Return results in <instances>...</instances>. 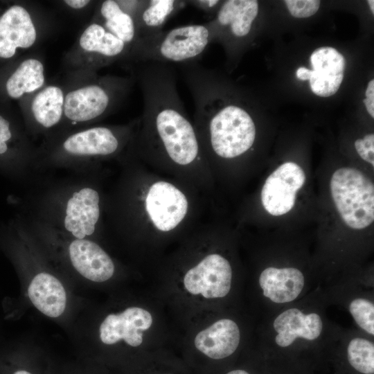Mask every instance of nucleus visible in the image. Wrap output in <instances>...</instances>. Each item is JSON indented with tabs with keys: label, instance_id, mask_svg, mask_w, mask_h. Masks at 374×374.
<instances>
[{
	"label": "nucleus",
	"instance_id": "nucleus-10",
	"mask_svg": "<svg viewBox=\"0 0 374 374\" xmlns=\"http://www.w3.org/2000/svg\"><path fill=\"white\" fill-rule=\"evenodd\" d=\"M64 96V82H53L20 100L30 127L35 131H47L62 124Z\"/></svg>",
	"mask_w": 374,
	"mask_h": 374
},
{
	"label": "nucleus",
	"instance_id": "nucleus-1",
	"mask_svg": "<svg viewBox=\"0 0 374 374\" xmlns=\"http://www.w3.org/2000/svg\"><path fill=\"white\" fill-rule=\"evenodd\" d=\"M126 69L139 83L143 100L130 148L149 166L179 178L191 177L193 170L205 171L207 161L179 97L175 66L146 62Z\"/></svg>",
	"mask_w": 374,
	"mask_h": 374
},
{
	"label": "nucleus",
	"instance_id": "nucleus-20",
	"mask_svg": "<svg viewBox=\"0 0 374 374\" xmlns=\"http://www.w3.org/2000/svg\"><path fill=\"white\" fill-rule=\"evenodd\" d=\"M259 284L265 296L276 303L294 301L301 292L305 280L296 268L267 267L259 277Z\"/></svg>",
	"mask_w": 374,
	"mask_h": 374
},
{
	"label": "nucleus",
	"instance_id": "nucleus-9",
	"mask_svg": "<svg viewBox=\"0 0 374 374\" xmlns=\"http://www.w3.org/2000/svg\"><path fill=\"white\" fill-rule=\"evenodd\" d=\"M232 269L229 262L217 253L203 258L185 274V288L192 294L206 299L222 298L231 290Z\"/></svg>",
	"mask_w": 374,
	"mask_h": 374
},
{
	"label": "nucleus",
	"instance_id": "nucleus-24",
	"mask_svg": "<svg viewBox=\"0 0 374 374\" xmlns=\"http://www.w3.org/2000/svg\"><path fill=\"white\" fill-rule=\"evenodd\" d=\"M349 311L357 324L368 333L374 335V305L368 300L356 299L349 305Z\"/></svg>",
	"mask_w": 374,
	"mask_h": 374
},
{
	"label": "nucleus",
	"instance_id": "nucleus-16",
	"mask_svg": "<svg viewBox=\"0 0 374 374\" xmlns=\"http://www.w3.org/2000/svg\"><path fill=\"white\" fill-rule=\"evenodd\" d=\"M46 83L44 60L39 54L31 52L17 62L4 87L8 98L20 100Z\"/></svg>",
	"mask_w": 374,
	"mask_h": 374
},
{
	"label": "nucleus",
	"instance_id": "nucleus-11",
	"mask_svg": "<svg viewBox=\"0 0 374 374\" xmlns=\"http://www.w3.org/2000/svg\"><path fill=\"white\" fill-rule=\"evenodd\" d=\"M152 317L147 310L131 307L119 314H110L100 326V338L105 344L123 339L128 345L139 346L143 341L142 331L150 328Z\"/></svg>",
	"mask_w": 374,
	"mask_h": 374
},
{
	"label": "nucleus",
	"instance_id": "nucleus-5",
	"mask_svg": "<svg viewBox=\"0 0 374 374\" xmlns=\"http://www.w3.org/2000/svg\"><path fill=\"white\" fill-rule=\"evenodd\" d=\"M139 118L123 125H98L64 136L51 147V155L72 159H105L130 146Z\"/></svg>",
	"mask_w": 374,
	"mask_h": 374
},
{
	"label": "nucleus",
	"instance_id": "nucleus-35",
	"mask_svg": "<svg viewBox=\"0 0 374 374\" xmlns=\"http://www.w3.org/2000/svg\"><path fill=\"white\" fill-rule=\"evenodd\" d=\"M13 374H31L30 373L26 371H17L15 372Z\"/></svg>",
	"mask_w": 374,
	"mask_h": 374
},
{
	"label": "nucleus",
	"instance_id": "nucleus-27",
	"mask_svg": "<svg viewBox=\"0 0 374 374\" xmlns=\"http://www.w3.org/2000/svg\"><path fill=\"white\" fill-rule=\"evenodd\" d=\"M355 148L360 157L374 166V134L366 135L355 142Z\"/></svg>",
	"mask_w": 374,
	"mask_h": 374
},
{
	"label": "nucleus",
	"instance_id": "nucleus-15",
	"mask_svg": "<svg viewBox=\"0 0 374 374\" xmlns=\"http://www.w3.org/2000/svg\"><path fill=\"white\" fill-rule=\"evenodd\" d=\"M71 262L84 278L103 282L114 272V265L109 256L96 243L86 239H75L69 247Z\"/></svg>",
	"mask_w": 374,
	"mask_h": 374
},
{
	"label": "nucleus",
	"instance_id": "nucleus-21",
	"mask_svg": "<svg viewBox=\"0 0 374 374\" xmlns=\"http://www.w3.org/2000/svg\"><path fill=\"white\" fill-rule=\"evenodd\" d=\"M91 19L125 42L131 50L137 42L134 17L123 5V0L97 1Z\"/></svg>",
	"mask_w": 374,
	"mask_h": 374
},
{
	"label": "nucleus",
	"instance_id": "nucleus-3",
	"mask_svg": "<svg viewBox=\"0 0 374 374\" xmlns=\"http://www.w3.org/2000/svg\"><path fill=\"white\" fill-rule=\"evenodd\" d=\"M130 50L125 42L91 19L63 57L65 76L93 75L101 68L115 62L125 66L129 61Z\"/></svg>",
	"mask_w": 374,
	"mask_h": 374
},
{
	"label": "nucleus",
	"instance_id": "nucleus-19",
	"mask_svg": "<svg viewBox=\"0 0 374 374\" xmlns=\"http://www.w3.org/2000/svg\"><path fill=\"white\" fill-rule=\"evenodd\" d=\"M240 338L238 325L231 319H224L199 332L195 339V345L210 358L220 359L235 351Z\"/></svg>",
	"mask_w": 374,
	"mask_h": 374
},
{
	"label": "nucleus",
	"instance_id": "nucleus-2",
	"mask_svg": "<svg viewBox=\"0 0 374 374\" xmlns=\"http://www.w3.org/2000/svg\"><path fill=\"white\" fill-rule=\"evenodd\" d=\"M63 123L89 124L107 116L125 101L136 82L134 77L65 76Z\"/></svg>",
	"mask_w": 374,
	"mask_h": 374
},
{
	"label": "nucleus",
	"instance_id": "nucleus-17",
	"mask_svg": "<svg viewBox=\"0 0 374 374\" xmlns=\"http://www.w3.org/2000/svg\"><path fill=\"white\" fill-rule=\"evenodd\" d=\"M186 4V1L179 0H137L132 13L137 30V42L162 31L167 21Z\"/></svg>",
	"mask_w": 374,
	"mask_h": 374
},
{
	"label": "nucleus",
	"instance_id": "nucleus-26",
	"mask_svg": "<svg viewBox=\"0 0 374 374\" xmlns=\"http://www.w3.org/2000/svg\"><path fill=\"white\" fill-rule=\"evenodd\" d=\"M290 14L296 18H306L314 15L320 6L318 0H286Z\"/></svg>",
	"mask_w": 374,
	"mask_h": 374
},
{
	"label": "nucleus",
	"instance_id": "nucleus-25",
	"mask_svg": "<svg viewBox=\"0 0 374 374\" xmlns=\"http://www.w3.org/2000/svg\"><path fill=\"white\" fill-rule=\"evenodd\" d=\"M24 139L17 135L8 118L0 114V157L10 153L15 147L11 144L25 145Z\"/></svg>",
	"mask_w": 374,
	"mask_h": 374
},
{
	"label": "nucleus",
	"instance_id": "nucleus-30",
	"mask_svg": "<svg viewBox=\"0 0 374 374\" xmlns=\"http://www.w3.org/2000/svg\"><path fill=\"white\" fill-rule=\"evenodd\" d=\"M296 77L302 80H309L311 75V69L305 67H299L296 71Z\"/></svg>",
	"mask_w": 374,
	"mask_h": 374
},
{
	"label": "nucleus",
	"instance_id": "nucleus-32",
	"mask_svg": "<svg viewBox=\"0 0 374 374\" xmlns=\"http://www.w3.org/2000/svg\"><path fill=\"white\" fill-rule=\"evenodd\" d=\"M365 95L367 98L374 99V80L369 81Z\"/></svg>",
	"mask_w": 374,
	"mask_h": 374
},
{
	"label": "nucleus",
	"instance_id": "nucleus-33",
	"mask_svg": "<svg viewBox=\"0 0 374 374\" xmlns=\"http://www.w3.org/2000/svg\"><path fill=\"white\" fill-rule=\"evenodd\" d=\"M226 374H249L247 371L243 370H234L229 372Z\"/></svg>",
	"mask_w": 374,
	"mask_h": 374
},
{
	"label": "nucleus",
	"instance_id": "nucleus-22",
	"mask_svg": "<svg viewBox=\"0 0 374 374\" xmlns=\"http://www.w3.org/2000/svg\"><path fill=\"white\" fill-rule=\"evenodd\" d=\"M28 296L37 310L50 317H57L64 311L66 295L60 281L53 275L42 272L31 280Z\"/></svg>",
	"mask_w": 374,
	"mask_h": 374
},
{
	"label": "nucleus",
	"instance_id": "nucleus-23",
	"mask_svg": "<svg viewBox=\"0 0 374 374\" xmlns=\"http://www.w3.org/2000/svg\"><path fill=\"white\" fill-rule=\"evenodd\" d=\"M350 364L364 374L374 373V345L363 338L353 339L347 348Z\"/></svg>",
	"mask_w": 374,
	"mask_h": 374
},
{
	"label": "nucleus",
	"instance_id": "nucleus-28",
	"mask_svg": "<svg viewBox=\"0 0 374 374\" xmlns=\"http://www.w3.org/2000/svg\"><path fill=\"white\" fill-rule=\"evenodd\" d=\"M61 4L65 8L72 11H81L90 8L96 4L97 1L90 0H64Z\"/></svg>",
	"mask_w": 374,
	"mask_h": 374
},
{
	"label": "nucleus",
	"instance_id": "nucleus-14",
	"mask_svg": "<svg viewBox=\"0 0 374 374\" xmlns=\"http://www.w3.org/2000/svg\"><path fill=\"white\" fill-rule=\"evenodd\" d=\"M256 0H228L220 7L216 18L206 23L212 35L229 32L232 37L241 39L247 36L258 14Z\"/></svg>",
	"mask_w": 374,
	"mask_h": 374
},
{
	"label": "nucleus",
	"instance_id": "nucleus-7",
	"mask_svg": "<svg viewBox=\"0 0 374 374\" xmlns=\"http://www.w3.org/2000/svg\"><path fill=\"white\" fill-rule=\"evenodd\" d=\"M331 195L341 217L347 226L362 229L374 221V186L363 172L341 168L332 175Z\"/></svg>",
	"mask_w": 374,
	"mask_h": 374
},
{
	"label": "nucleus",
	"instance_id": "nucleus-4",
	"mask_svg": "<svg viewBox=\"0 0 374 374\" xmlns=\"http://www.w3.org/2000/svg\"><path fill=\"white\" fill-rule=\"evenodd\" d=\"M211 42L210 30L205 23L162 30L150 38L138 42L131 50L125 67L146 62L173 65L198 62Z\"/></svg>",
	"mask_w": 374,
	"mask_h": 374
},
{
	"label": "nucleus",
	"instance_id": "nucleus-6",
	"mask_svg": "<svg viewBox=\"0 0 374 374\" xmlns=\"http://www.w3.org/2000/svg\"><path fill=\"white\" fill-rule=\"evenodd\" d=\"M50 18L36 3H14L0 14V59L33 49L46 35Z\"/></svg>",
	"mask_w": 374,
	"mask_h": 374
},
{
	"label": "nucleus",
	"instance_id": "nucleus-18",
	"mask_svg": "<svg viewBox=\"0 0 374 374\" xmlns=\"http://www.w3.org/2000/svg\"><path fill=\"white\" fill-rule=\"evenodd\" d=\"M273 326L278 333L276 343L280 347H287L298 337L307 340L317 339L321 335L323 323L316 313L305 314L297 308H291L280 314Z\"/></svg>",
	"mask_w": 374,
	"mask_h": 374
},
{
	"label": "nucleus",
	"instance_id": "nucleus-13",
	"mask_svg": "<svg viewBox=\"0 0 374 374\" xmlns=\"http://www.w3.org/2000/svg\"><path fill=\"white\" fill-rule=\"evenodd\" d=\"M312 67L309 80L312 91L321 97L334 95L344 78L345 58L335 48H317L310 56Z\"/></svg>",
	"mask_w": 374,
	"mask_h": 374
},
{
	"label": "nucleus",
	"instance_id": "nucleus-8",
	"mask_svg": "<svg viewBox=\"0 0 374 374\" xmlns=\"http://www.w3.org/2000/svg\"><path fill=\"white\" fill-rule=\"evenodd\" d=\"M305 182L303 170L296 163L286 162L277 168L266 179L261 190L264 208L279 216L294 206L296 195Z\"/></svg>",
	"mask_w": 374,
	"mask_h": 374
},
{
	"label": "nucleus",
	"instance_id": "nucleus-31",
	"mask_svg": "<svg viewBox=\"0 0 374 374\" xmlns=\"http://www.w3.org/2000/svg\"><path fill=\"white\" fill-rule=\"evenodd\" d=\"M367 112L372 118H374V99L364 98L363 100Z\"/></svg>",
	"mask_w": 374,
	"mask_h": 374
},
{
	"label": "nucleus",
	"instance_id": "nucleus-29",
	"mask_svg": "<svg viewBox=\"0 0 374 374\" xmlns=\"http://www.w3.org/2000/svg\"><path fill=\"white\" fill-rule=\"evenodd\" d=\"M219 0H195L186 1L187 4H190L195 8L202 10L204 12L210 13L217 8L220 3Z\"/></svg>",
	"mask_w": 374,
	"mask_h": 374
},
{
	"label": "nucleus",
	"instance_id": "nucleus-12",
	"mask_svg": "<svg viewBox=\"0 0 374 374\" xmlns=\"http://www.w3.org/2000/svg\"><path fill=\"white\" fill-rule=\"evenodd\" d=\"M100 215L98 192L84 187L74 192L67 200L64 226L76 239H84L95 231Z\"/></svg>",
	"mask_w": 374,
	"mask_h": 374
},
{
	"label": "nucleus",
	"instance_id": "nucleus-34",
	"mask_svg": "<svg viewBox=\"0 0 374 374\" xmlns=\"http://www.w3.org/2000/svg\"><path fill=\"white\" fill-rule=\"evenodd\" d=\"M368 3L370 6V9L373 15L374 13V1L373 0H368Z\"/></svg>",
	"mask_w": 374,
	"mask_h": 374
}]
</instances>
